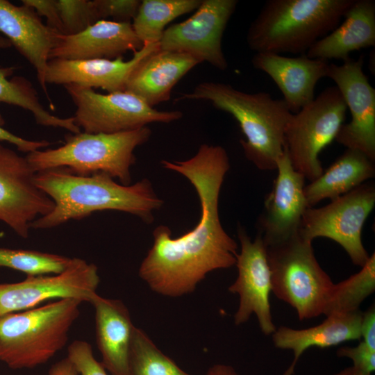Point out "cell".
<instances>
[{
    "label": "cell",
    "mask_w": 375,
    "mask_h": 375,
    "mask_svg": "<svg viewBox=\"0 0 375 375\" xmlns=\"http://www.w3.org/2000/svg\"><path fill=\"white\" fill-rule=\"evenodd\" d=\"M35 183L54 204L50 212L31 224L35 229L54 228L102 210L128 212L151 223L153 212L163 204L147 178L125 185L103 172L81 176L56 167L36 172Z\"/></svg>",
    "instance_id": "7a4b0ae2"
},
{
    "label": "cell",
    "mask_w": 375,
    "mask_h": 375,
    "mask_svg": "<svg viewBox=\"0 0 375 375\" xmlns=\"http://www.w3.org/2000/svg\"><path fill=\"white\" fill-rule=\"evenodd\" d=\"M67 359L81 375H108L101 362L94 358L91 345L75 340L67 348Z\"/></svg>",
    "instance_id": "1f68e13d"
},
{
    "label": "cell",
    "mask_w": 375,
    "mask_h": 375,
    "mask_svg": "<svg viewBox=\"0 0 375 375\" xmlns=\"http://www.w3.org/2000/svg\"><path fill=\"white\" fill-rule=\"evenodd\" d=\"M0 34L35 68L38 82L53 108L45 77L50 52L62 34L44 24L32 8L16 6L8 0H0Z\"/></svg>",
    "instance_id": "e0dca14e"
},
{
    "label": "cell",
    "mask_w": 375,
    "mask_h": 375,
    "mask_svg": "<svg viewBox=\"0 0 375 375\" xmlns=\"http://www.w3.org/2000/svg\"><path fill=\"white\" fill-rule=\"evenodd\" d=\"M343 19L342 24L312 45L307 56L344 61L352 51L375 46L374 0H354Z\"/></svg>",
    "instance_id": "cb8c5ba5"
},
{
    "label": "cell",
    "mask_w": 375,
    "mask_h": 375,
    "mask_svg": "<svg viewBox=\"0 0 375 375\" xmlns=\"http://www.w3.org/2000/svg\"><path fill=\"white\" fill-rule=\"evenodd\" d=\"M362 340L370 349L375 350V306L372 304L365 312H362L360 325Z\"/></svg>",
    "instance_id": "8d00e7d4"
},
{
    "label": "cell",
    "mask_w": 375,
    "mask_h": 375,
    "mask_svg": "<svg viewBox=\"0 0 375 375\" xmlns=\"http://www.w3.org/2000/svg\"><path fill=\"white\" fill-rule=\"evenodd\" d=\"M347 107L336 86H330L292 114L284 133V151L293 168L312 181L323 172L319 158L344 124Z\"/></svg>",
    "instance_id": "ba28073f"
},
{
    "label": "cell",
    "mask_w": 375,
    "mask_h": 375,
    "mask_svg": "<svg viewBox=\"0 0 375 375\" xmlns=\"http://www.w3.org/2000/svg\"><path fill=\"white\" fill-rule=\"evenodd\" d=\"M62 35H74L101 20L95 0H57Z\"/></svg>",
    "instance_id": "4dcf8cb0"
},
{
    "label": "cell",
    "mask_w": 375,
    "mask_h": 375,
    "mask_svg": "<svg viewBox=\"0 0 375 375\" xmlns=\"http://www.w3.org/2000/svg\"><path fill=\"white\" fill-rule=\"evenodd\" d=\"M27 158L0 142V221L19 236H28L31 224L53 208L51 198L35 183Z\"/></svg>",
    "instance_id": "4fadbf2b"
},
{
    "label": "cell",
    "mask_w": 375,
    "mask_h": 375,
    "mask_svg": "<svg viewBox=\"0 0 375 375\" xmlns=\"http://www.w3.org/2000/svg\"><path fill=\"white\" fill-rule=\"evenodd\" d=\"M160 49L159 42L144 44L128 60L115 59L62 60L48 62L47 84L77 85L110 92L124 91L129 75L146 57Z\"/></svg>",
    "instance_id": "ac0fdd59"
},
{
    "label": "cell",
    "mask_w": 375,
    "mask_h": 375,
    "mask_svg": "<svg viewBox=\"0 0 375 375\" xmlns=\"http://www.w3.org/2000/svg\"><path fill=\"white\" fill-rule=\"evenodd\" d=\"M90 303L95 312L96 340L101 364L110 375H132L130 350L135 326L127 307L121 300L98 294Z\"/></svg>",
    "instance_id": "44dd1931"
},
{
    "label": "cell",
    "mask_w": 375,
    "mask_h": 375,
    "mask_svg": "<svg viewBox=\"0 0 375 375\" xmlns=\"http://www.w3.org/2000/svg\"><path fill=\"white\" fill-rule=\"evenodd\" d=\"M375 290V254L369 256L367 262L356 274L334 283L326 316L348 313L360 310L362 301Z\"/></svg>",
    "instance_id": "83f0119b"
},
{
    "label": "cell",
    "mask_w": 375,
    "mask_h": 375,
    "mask_svg": "<svg viewBox=\"0 0 375 375\" xmlns=\"http://www.w3.org/2000/svg\"><path fill=\"white\" fill-rule=\"evenodd\" d=\"M21 2L32 8L39 16L46 17L47 25L62 34L57 0H22Z\"/></svg>",
    "instance_id": "e575fe53"
},
{
    "label": "cell",
    "mask_w": 375,
    "mask_h": 375,
    "mask_svg": "<svg viewBox=\"0 0 375 375\" xmlns=\"http://www.w3.org/2000/svg\"><path fill=\"white\" fill-rule=\"evenodd\" d=\"M15 69L14 67L0 66V103L16 106L31 112L39 125L64 128L72 133L81 131L75 124L73 117L62 118L49 112L42 105L36 90L28 79L21 76L8 78Z\"/></svg>",
    "instance_id": "484cf974"
},
{
    "label": "cell",
    "mask_w": 375,
    "mask_h": 375,
    "mask_svg": "<svg viewBox=\"0 0 375 375\" xmlns=\"http://www.w3.org/2000/svg\"><path fill=\"white\" fill-rule=\"evenodd\" d=\"M266 251L274 295L291 306L301 321L325 315L334 283L316 259L312 242L298 233Z\"/></svg>",
    "instance_id": "52a82bcc"
},
{
    "label": "cell",
    "mask_w": 375,
    "mask_h": 375,
    "mask_svg": "<svg viewBox=\"0 0 375 375\" xmlns=\"http://www.w3.org/2000/svg\"><path fill=\"white\" fill-rule=\"evenodd\" d=\"M238 237L240 244L235 263L238 276L228 288L239 296L234 323L237 326L243 324L255 314L262 333L272 335L276 326L269 303L272 286L265 245L260 234L252 240L241 226L238 228Z\"/></svg>",
    "instance_id": "5bb4252c"
},
{
    "label": "cell",
    "mask_w": 375,
    "mask_h": 375,
    "mask_svg": "<svg viewBox=\"0 0 375 375\" xmlns=\"http://www.w3.org/2000/svg\"><path fill=\"white\" fill-rule=\"evenodd\" d=\"M161 165L192 184L200 201V219L193 229L176 238L169 227L157 226L138 275L157 294L178 297L194 292L208 273L235 265L238 244L224 229L219 215V193L230 163L224 148L203 144L192 158L163 160Z\"/></svg>",
    "instance_id": "6da1fadb"
},
{
    "label": "cell",
    "mask_w": 375,
    "mask_h": 375,
    "mask_svg": "<svg viewBox=\"0 0 375 375\" xmlns=\"http://www.w3.org/2000/svg\"><path fill=\"white\" fill-rule=\"evenodd\" d=\"M100 283L97 267L78 258L59 274L27 276L0 283V316L40 306L51 299H76L90 303Z\"/></svg>",
    "instance_id": "8fae6325"
},
{
    "label": "cell",
    "mask_w": 375,
    "mask_h": 375,
    "mask_svg": "<svg viewBox=\"0 0 375 375\" xmlns=\"http://www.w3.org/2000/svg\"><path fill=\"white\" fill-rule=\"evenodd\" d=\"M83 302L61 299L0 316V362L13 369L44 364L66 344Z\"/></svg>",
    "instance_id": "5b68a950"
},
{
    "label": "cell",
    "mask_w": 375,
    "mask_h": 375,
    "mask_svg": "<svg viewBox=\"0 0 375 375\" xmlns=\"http://www.w3.org/2000/svg\"><path fill=\"white\" fill-rule=\"evenodd\" d=\"M151 135L148 126L115 133H69L62 146L35 151L26 158L35 173L56 167L81 176L103 172L128 185L136 160L134 151Z\"/></svg>",
    "instance_id": "8992f818"
},
{
    "label": "cell",
    "mask_w": 375,
    "mask_h": 375,
    "mask_svg": "<svg viewBox=\"0 0 375 375\" xmlns=\"http://www.w3.org/2000/svg\"><path fill=\"white\" fill-rule=\"evenodd\" d=\"M374 205V183L365 182L323 207L308 208L299 233L311 242L317 238L335 241L355 265L362 267L369 258L362 244V231Z\"/></svg>",
    "instance_id": "30bf717a"
},
{
    "label": "cell",
    "mask_w": 375,
    "mask_h": 375,
    "mask_svg": "<svg viewBox=\"0 0 375 375\" xmlns=\"http://www.w3.org/2000/svg\"><path fill=\"white\" fill-rule=\"evenodd\" d=\"M375 176L374 162L363 153L351 149L304 187L308 208L322 200L335 199L356 188Z\"/></svg>",
    "instance_id": "d4e9b609"
},
{
    "label": "cell",
    "mask_w": 375,
    "mask_h": 375,
    "mask_svg": "<svg viewBox=\"0 0 375 375\" xmlns=\"http://www.w3.org/2000/svg\"><path fill=\"white\" fill-rule=\"evenodd\" d=\"M140 0H95L101 20L112 18L115 22H129L135 17Z\"/></svg>",
    "instance_id": "d6a6232c"
},
{
    "label": "cell",
    "mask_w": 375,
    "mask_h": 375,
    "mask_svg": "<svg viewBox=\"0 0 375 375\" xmlns=\"http://www.w3.org/2000/svg\"><path fill=\"white\" fill-rule=\"evenodd\" d=\"M12 45L7 38L0 34V49H8Z\"/></svg>",
    "instance_id": "60d3db41"
},
{
    "label": "cell",
    "mask_w": 375,
    "mask_h": 375,
    "mask_svg": "<svg viewBox=\"0 0 375 375\" xmlns=\"http://www.w3.org/2000/svg\"><path fill=\"white\" fill-rule=\"evenodd\" d=\"M334 375H372L370 374L364 372L355 367H347L344 369L340 371V372Z\"/></svg>",
    "instance_id": "ab89813d"
},
{
    "label": "cell",
    "mask_w": 375,
    "mask_h": 375,
    "mask_svg": "<svg viewBox=\"0 0 375 375\" xmlns=\"http://www.w3.org/2000/svg\"><path fill=\"white\" fill-rule=\"evenodd\" d=\"M277 175L264 201L258 219V234L265 247L283 242L299 233L308 208L304 194V176L291 165L284 151L277 161Z\"/></svg>",
    "instance_id": "2e32d148"
},
{
    "label": "cell",
    "mask_w": 375,
    "mask_h": 375,
    "mask_svg": "<svg viewBox=\"0 0 375 375\" xmlns=\"http://www.w3.org/2000/svg\"><path fill=\"white\" fill-rule=\"evenodd\" d=\"M201 0H143L131 24L143 44L158 43L165 26L176 18L195 11Z\"/></svg>",
    "instance_id": "4316f807"
},
{
    "label": "cell",
    "mask_w": 375,
    "mask_h": 375,
    "mask_svg": "<svg viewBox=\"0 0 375 375\" xmlns=\"http://www.w3.org/2000/svg\"><path fill=\"white\" fill-rule=\"evenodd\" d=\"M130 367L132 375H192L181 369L136 326L131 340Z\"/></svg>",
    "instance_id": "f1b7e54d"
},
{
    "label": "cell",
    "mask_w": 375,
    "mask_h": 375,
    "mask_svg": "<svg viewBox=\"0 0 375 375\" xmlns=\"http://www.w3.org/2000/svg\"><path fill=\"white\" fill-rule=\"evenodd\" d=\"M362 312L333 314L319 324L303 329L282 326L276 328L272 338L274 345L290 349L293 359L283 375H293L296 365L305 351L312 347L326 348L346 341L360 340Z\"/></svg>",
    "instance_id": "603a6c76"
},
{
    "label": "cell",
    "mask_w": 375,
    "mask_h": 375,
    "mask_svg": "<svg viewBox=\"0 0 375 375\" xmlns=\"http://www.w3.org/2000/svg\"><path fill=\"white\" fill-rule=\"evenodd\" d=\"M63 86L76 108L74 123L85 133L124 132L153 122L170 123L183 117L178 110H158L126 90L101 94L77 85Z\"/></svg>",
    "instance_id": "9c48e42d"
},
{
    "label": "cell",
    "mask_w": 375,
    "mask_h": 375,
    "mask_svg": "<svg viewBox=\"0 0 375 375\" xmlns=\"http://www.w3.org/2000/svg\"><path fill=\"white\" fill-rule=\"evenodd\" d=\"M238 3L237 0H201L186 20L165 28L160 50L190 55L219 70L228 68L222 50V38Z\"/></svg>",
    "instance_id": "7c38bea8"
},
{
    "label": "cell",
    "mask_w": 375,
    "mask_h": 375,
    "mask_svg": "<svg viewBox=\"0 0 375 375\" xmlns=\"http://www.w3.org/2000/svg\"><path fill=\"white\" fill-rule=\"evenodd\" d=\"M205 100L231 115L245 139L240 140L244 154L258 169L276 170L284 152V133L293 113L283 99L267 92L248 93L232 85L204 81L175 99Z\"/></svg>",
    "instance_id": "3957f363"
},
{
    "label": "cell",
    "mask_w": 375,
    "mask_h": 375,
    "mask_svg": "<svg viewBox=\"0 0 375 375\" xmlns=\"http://www.w3.org/2000/svg\"><path fill=\"white\" fill-rule=\"evenodd\" d=\"M200 63L190 55L159 49L134 68L125 90L138 96L153 108L168 101L175 85Z\"/></svg>",
    "instance_id": "7402d4cb"
},
{
    "label": "cell",
    "mask_w": 375,
    "mask_h": 375,
    "mask_svg": "<svg viewBox=\"0 0 375 375\" xmlns=\"http://www.w3.org/2000/svg\"><path fill=\"white\" fill-rule=\"evenodd\" d=\"M48 375H78L70 361L65 358L53 364Z\"/></svg>",
    "instance_id": "74e56055"
},
{
    "label": "cell",
    "mask_w": 375,
    "mask_h": 375,
    "mask_svg": "<svg viewBox=\"0 0 375 375\" xmlns=\"http://www.w3.org/2000/svg\"><path fill=\"white\" fill-rule=\"evenodd\" d=\"M205 375H241L231 366L217 364L209 368Z\"/></svg>",
    "instance_id": "f35d334b"
},
{
    "label": "cell",
    "mask_w": 375,
    "mask_h": 375,
    "mask_svg": "<svg viewBox=\"0 0 375 375\" xmlns=\"http://www.w3.org/2000/svg\"><path fill=\"white\" fill-rule=\"evenodd\" d=\"M354 0H268L247 34L256 53L306 54L333 31Z\"/></svg>",
    "instance_id": "277c9868"
},
{
    "label": "cell",
    "mask_w": 375,
    "mask_h": 375,
    "mask_svg": "<svg viewBox=\"0 0 375 375\" xmlns=\"http://www.w3.org/2000/svg\"><path fill=\"white\" fill-rule=\"evenodd\" d=\"M5 119L0 113V142H6L15 145L17 149L26 153L41 150L51 146L52 143L47 140H29L21 138L6 129Z\"/></svg>",
    "instance_id": "d590c367"
},
{
    "label": "cell",
    "mask_w": 375,
    "mask_h": 375,
    "mask_svg": "<svg viewBox=\"0 0 375 375\" xmlns=\"http://www.w3.org/2000/svg\"><path fill=\"white\" fill-rule=\"evenodd\" d=\"M71 260V258L59 254L0 247V268H10L26 276L59 274L69 266Z\"/></svg>",
    "instance_id": "f546056e"
},
{
    "label": "cell",
    "mask_w": 375,
    "mask_h": 375,
    "mask_svg": "<svg viewBox=\"0 0 375 375\" xmlns=\"http://www.w3.org/2000/svg\"><path fill=\"white\" fill-rule=\"evenodd\" d=\"M362 66V56L357 60L349 58L342 65L329 64L326 77L335 82L351 115V121L341 126L335 140L374 162L375 90Z\"/></svg>",
    "instance_id": "9a60e30c"
},
{
    "label": "cell",
    "mask_w": 375,
    "mask_h": 375,
    "mask_svg": "<svg viewBox=\"0 0 375 375\" xmlns=\"http://www.w3.org/2000/svg\"><path fill=\"white\" fill-rule=\"evenodd\" d=\"M143 46L131 23L102 19L77 34H62L49 60H112Z\"/></svg>",
    "instance_id": "ffe728a7"
},
{
    "label": "cell",
    "mask_w": 375,
    "mask_h": 375,
    "mask_svg": "<svg viewBox=\"0 0 375 375\" xmlns=\"http://www.w3.org/2000/svg\"><path fill=\"white\" fill-rule=\"evenodd\" d=\"M251 62L255 69L274 81L293 114L315 99V86L321 78L326 77L330 64L306 54L288 57L274 53H256Z\"/></svg>",
    "instance_id": "d6986e66"
},
{
    "label": "cell",
    "mask_w": 375,
    "mask_h": 375,
    "mask_svg": "<svg viewBox=\"0 0 375 375\" xmlns=\"http://www.w3.org/2000/svg\"><path fill=\"white\" fill-rule=\"evenodd\" d=\"M337 356L350 358L356 368L372 374L375 370V350L363 341L356 347H342L337 350Z\"/></svg>",
    "instance_id": "836d02e7"
}]
</instances>
